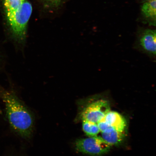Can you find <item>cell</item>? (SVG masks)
I'll use <instances>...</instances> for the list:
<instances>
[{
	"label": "cell",
	"instance_id": "cell-1",
	"mask_svg": "<svg viewBox=\"0 0 156 156\" xmlns=\"http://www.w3.org/2000/svg\"><path fill=\"white\" fill-rule=\"evenodd\" d=\"M0 98L4 103L8 119L11 126L20 135L30 137L34 129L32 114L14 93L0 87Z\"/></svg>",
	"mask_w": 156,
	"mask_h": 156
},
{
	"label": "cell",
	"instance_id": "cell-2",
	"mask_svg": "<svg viewBox=\"0 0 156 156\" xmlns=\"http://www.w3.org/2000/svg\"><path fill=\"white\" fill-rule=\"evenodd\" d=\"M32 12V5L25 1L16 10L6 13L13 38L20 44L26 40L27 27Z\"/></svg>",
	"mask_w": 156,
	"mask_h": 156
},
{
	"label": "cell",
	"instance_id": "cell-3",
	"mask_svg": "<svg viewBox=\"0 0 156 156\" xmlns=\"http://www.w3.org/2000/svg\"><path fill=\"white\" fill-rule=\"evenodd\" d=\"M87 101V104L81 113L82 120L98 123L110 111L109 101L102 95L91 97Z\"/></svg>",
	"mask_w": 156,
	"mask_h": 156
},
{
	"label": "cell",
	"instance_id": "cell-4",
	"mask_svg": "<svg viewBox=\"0 0 156 156\" xmlns=\"http://www.w3.org/2000/svg\"><path fill=\"white\" fill-rule=\"evenodd\" d=\"M75 148L78 151L93 156L104 154L110 151L111 146L98 136L78 139L75 142Z\"/></svg>",
	"mask_w": 156,
	"mask_h": 156
},
{
	"label": "cell",
	"instance_id": "cell-5",
	"mask_svg": "<svg viewBox=\"0 0 156 156\" xmlns=\"http://www.w3.org/2000/svg\"><path fill=\"white\" fill-rule=\"evenodd\" d=\"M156 38L155 29H140L136 33L134 48L155 60Z\"/></svg>",
	"mask_w": 156,
	"mask_h": 156
},
{
	"label": "cell",
	"instance_id": "cell-6",
	"mask_svg": "<svg viewBox=\"0 0 156 156\" xmlns=\"http://www.w3.org/2000/svg\"><path fill=\"white\" fill-rule=\"evenodd\" d=\"M114 129L124 132L126 127L125 119L121 115L114 111H109L103 119Z\"/></svg>",
	"mask_w": 156,
	"mask_h": 156
},
{
	"label": "cell",
	"instance_id": "cell-7",
	"mask_svg": "<svg viewBox=\"0 0 156 156\" xmlns=\"http://www.w3.org/2000/svg\"><path fill=\"white\" fill-rule=\"evenodd\" d=\"M125 132L118 131L112 127L101 132V137L111 146L119 145L123 140Z\"/></svg>",
	"mask_w": 156,
	"mask_h": 156
},
{
	"label": "cell",
	"instance_id": "cell-8",
	"mask_svg": "<svg viewBox=\"0 0 156 156\" xmlns=\"http://www.w3.org/2000/svg\"><path fill=\"white\" fill-rule=\"evenodd\" d=\"M156 0L145 2L142 5L141 11L150 25H156Z\"/></svg>",
	"mask_w": 156,
	"mask_h": 156
},
{
	"label": "cell",
	"instance_id": "cell-9",
	"mask_svg": "<svg viewBox=\"0 0 156 156\" xmlns=\"http://www.w3.org/2000/svg\"><path fill=\"white\" fill-rule=\"evenodd\" d=\"M83 121V129L85 133L89 136H97L100 132L97 123L87 121Z\"/></svg>",
	"mask_w": 156,
	"mask_h": 156
},
{
	"label": "cell",
	"instance_id": "cell-10",
	"mask_svg": "<svg viewBox=\"0 0 156 156\" xmlns=\"http://www.w3.org/2000/svg\"><path fill=\"white\" fill-rule=\"evenodd\" d=\"M25 0H3L6 13L16 10Z\"/></svg>",
	"mask_w": 156,
	"mask_h": 156
},
{
	"label": "cell",
	"instance_id": "cell-11",
	"mask_svg": "<svg viewBox=\"0 0 156 156\" xmlns=\"http://www.w3.org/2000/svg\"><path fill=\"white\" fill-rule=\"evenodd\" d=\"M63 0H43L44 6L48 8H54L59 5Z\"/></svg>",
	"mask_w": 156,
	"mask_h": 156
},
{
	"label": "cell",
	"instance_id": "cell-12",
	"mask_svg": "<svg viewBox=\"0 0 156 156\" xmlns=\"http://www.w3.org/2000/svg\"><path fill=\"white\" fill-rule=\"evenodd\" d=\"M154 1V0H144V2H145L151 1Z\"/></svg>",
	"mask_w": 156,
	"mask_h": 156
}]
</instances>
